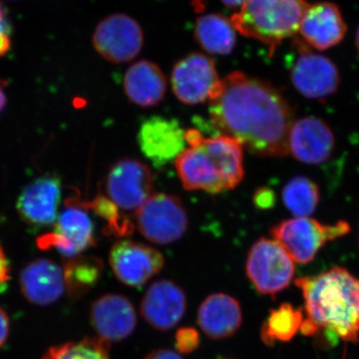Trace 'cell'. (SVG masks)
<instances>
[{
	"instance_id": "6da1fadb",
	"label": "cell",
	"mask_w": 359,
	"mask_h": 359,
	"mask_svg": "<svg viewBox=\"0 0 359 359\" xmlns=\"http://www.w3.org/2000/svg\"><path fill=\"white\" fill-rule=\"evenodd\" d=\"M212 125L233 137L252 154L285 157L294 110L278 88L266 81L233 72L222 80L221 88L210 100Z\"/></svg>"
},
{
	"instance_id": "7a4b0ae2",
	"label": "cell",
	"mask_w": 359,
	"mask_h": 359,
	"mask_svg": "<svg viewBox=\"0 0 359 359\" xmlns=\"http://www.w3.org/2000/svg\"><path fill=\"white\" fill-rule=\"evenodd\" d=\"M306 308L301 332H320L344 341L359 342V278L335 266L320 275L297 278Z\"/></svg>"
},
{
	"instance_id": "3957f363",
	"label": "cell",
	"mask_w": 359,
	"mask_h": 359,
	"mask_svg": "<svg viewBox=\"0 0 359 359\" xmlns=\"http://www.w3.org/2000/svg\"><path fill=\"white\" fill-rule=\"evenodd\" d=\"M308 0H247L230 18L241 34L262 42L275 53L285 39L299 32Z\"/></svg>"
},
{
	"instance_id": "277c9868",
	"label": "cell",
	"mask_w": 359,
	"mask_h": 359,
	"mask_svg": "<svg viewBox=\"0 0 359 359\" xmlns=\"http://www.w3.org/2000/svg\"><path fill=\"white\" fill-rule=\"evenodd\" d=\"M349 231L351 226L346 221L325 224L308 217L285 219L273 226L271 235L294 263L306 264L313 261L327 243Z\"/></svg>"
},
{
	"instance_id": "5b68a950",
	"label": "cell",
	"mask_w": 359,
	"mask_h": 359,
	"mask_svg": "<svg viewBox=\"0 0 359 359\" xmlns=\"http://www.w3.org/2000/svg\"><path fill=\"white\" fill-rule=\"evenodd\" d=\"M137 228L144 238L157 245L182 238L188 229V215L181 200L164 193L153 194L136 211Z\"/></svg>"
},
{
	"instance_id": "8992f818",
	"label": "cell",
	"mask_w": 359,
	"mask_h": 359,
	"mask_svg": "<svg viewBox=\"0 0 359 359\" xmlns=\"http://www.w3.org/2000/svg\"><path fill=\"white\" fill-rule=\"evenodd\" d=\"M245 269L259 294L275 295L294 280V262L276 241L262 238L250 248Z\"/></svg>"
},
{
	"instance_id": "52a82bcc",
	"label": "cell",
	"mask_w": 359,
	"mask_h": 359,
	"mask_svg": "<svg viewBox=\"0 0 359 359\" xmlns=\"http://www.w3.org/2000/svg\"><path fill=\"white\" fill-rule=\"evenodd\" d=\"M37 247L42 250L56 249L63 257L71 259L96 245L94 226L81 201L71 198L66 209L58 216L52 233L40 236Z\"/></svg>"
},
{
	"instance_id": "ba28073f",
	"label": "cell",
	"mask_w": 359,
	"mask_h": 359,
	"mask_svg": "<svg viewBox=\"0 0 359 359\" xmlns=\"http://www.w3.org/2000/svg\"><path fill=\"white\" fill-rule=\"evenodd\" d=\"M295 46L299 56L290 70L294 88L306 98L327 100L339 89V68L332 59L316 53L302 39H297Z\"/></svg>"
},
{
	"instance_id": "9c48e42d",
	"label": "cell",
	"mask_w": 359,
	"mask_h": 359,
	"mask_svg": "<svg viewBox=\"0 0 359 359\" xmlns=\"http://www.w3.org/2000/svg\"><path fill=\"white\" fill-rule=\"evenodd\" d=\"M172 88L177 98L187 105L211 100L221 88L215 61L202 53H191L176 63L172 71Z\"/></svg>"
},
{
	"instance_id": "30bf717a",
	"label": "cell",
	"mask_w": 359,
	"mask_h": 359,
	"mask_svg": "<svg viewBox=\"0 0 359 359\" xmlns=\"http://www.w3.org/2000/svg\"><path fill=\"white\" fill-rule=\"evenodd\" d=\"M94 48L110 62H128L140 53L143 30L131 16L117 13L104 18L93 34Z\"/></svg>"
},
{
	"instance_id": "8fae6325",
	"label": "cell",
	"mask_w": 359,
	"mask_h": 359,
	"mask_svg": "<svg viewBox=\"0 0 359 359\" xmlns=\"http://www.w3.org/2000/svg\"><path fill=\"white\" fill-rule=\"evenodd\" d=\"M154 189L150 169L138 160L118 161L106 178L110 200L124 211H138L154 194Z\"/></svg>"
},
{
	"instance_id": "7c38bea8",
	"label": "cell",
	"mask_w": 359,
	"mask_h": 359,
	"mask_svg": "<svg viewBox=\"0 0 359 359\" xmlns=\"http://www.w3.org/2000/svg\"><path fill=\"white\" fill-rule=\"evenodd\" d=\"M109 263L120 282L140 287L160 273L165 261L159 250L133 241L122 240L111 248Z\"/></svg>"
},
{
	"instance_id": "4fadbf2b",
	"label": "cell",
	"mask_w": 359,
	"mask_h": 359,
	"mask_svg": "<svg viewBox=\"0 0 359 359\" xmlns=\"http://www.w3.org/2000/svg\"><path fill=\"white\" fill-rule=\"evenodd\" d=\"M185 132L176 119L152 116L142 123L137 140L144 156L161 169L185 150Z\"/></svg>"
},
{
	"instance_id": "5bb4252c",
	"label": "cell",
	"mask_w": 359,
	"mask_h": 359,
	"mask_svg": "<svg viewBox=\"0 0 359 359\" xmlns=\"http://www.w3.org/2000/svg\"><path fill=\"white\" fill-rule=\"evenodd\" d=\"M311 48L328 50L339 45L347 33V25L339 7L332 2L309 4L302 16L299 32Z\"/></svg>"
},
{
	"instance_id": "9a60e30c",
	"label": "cell",
	"mask_w": 359,
	"mask_h": 359,
	"mask_svg": "<svg viewBox=\"0 0 359 359\" xmlns=\"http://www.w3.org/2000/svg\"><path fill=\"white\" fill-rule=\"evenodd\" d=\"M334 147V132L320 118L309 116L292 123L289 153L299 162L323 164L332 157Z\"/></svg>"
},
{
	"instance_id": "2e32d148",
	"label": "cell",
	"mask_w": 359,
	"mask_h": 359,
	"mask_svg": "<svg viewBox=\"0 0 359 359\" xmlns=\"http://www.w3.org/2000/svg\"><path fill=\"white\" fill-rule=\"evenodd\" d=\"M60 199V180L56 176L40 177L23 189L16 209L26 224L33 228H45L57 221Z\"/></svg>"
},
{
	"instance_id": "e0dca14e",
	"label": "cell",
	"mask_w": 359,
	"mask_h": 359,
	"mask_svg": "<svg viewBox=\"0 0 359 359\" xmlns=\"http://www.w3.org/2000/svg\"><path fill=\"white\" fill-rule=\"evenodd\" d=\"M90 321L99 339L110 344L122 341L133 334L137 316L133 304L126 297L109 294L92 304Z\"/></svg>"
},
{
	"instance_id": "ac0fdd59",
	"label": "cell",
	"mask_w": 359,
	"mask_h": 359,
	"mask_svg": "<svg viewBox=\"0 0 359 359\" xmlns=\"http://www.w3.org/2000/svg\"><path fill=\"white\" fill-rule=\"evenodd\" d=\"M187 299L183 290L171 280L152 283L141 304V313L158 330L167 332L176 327L185 314Z\"/></svg>"
},
{
	"instance_id": "d6986e66",
	"label": "cell",
	"mask_w": 359,
	"mask_h": 359,
	"mask_svg": "<svg viewBox=\"0 0 359 359\" xmlns=\"http://www.w3.org/2000/svg\"><path fill=\"white\" fill-rule=\"evenodd\" d=\"M20 290L30 304L51 306L65 292L63 269L48 259H36L25 266L20 276Z\"/></svg>"
},
{
	"instance_id": "ffe728a7",
	"label": "cell",
	"mask_w": 359,
	"mask_h": 359,
	"mask_svg": "<svg viewBox=\"0 0 359 359\" xmlns=\"http://www.w3.org/2000/svg\"><path fill=\"white\" fill-rule=\"evenodd\" d=\"M240 302L231 295L214 294L202 302L198 311V323L212 339H228L242 325Z\"/></svg>"
},
{
	"instance_id": "44dd1931",
	"label": "cell",
	"mask_w": 359,
	"mask_h": 359,
	"mask_svg": "<svg viewBox=\"0 0 359 359\" xmlns=\"http://www.w3.org/2000/svg\"><path fill=\"white\" fill-rule=\"evenodd\" d=\"M175 164L187 191L203 190L212 195L226 191L214 162L200 145L185 149Z\"/></svg>"
},
{
	"instance_id": "7402d4cb",
	"label": "cell",
	"mask_w": 359,
	"mask_h": 359,
	"mask_svg": "<svg viewBox=\"0 0 359 359\" xmlns=\"http://www.w3.org/2000/svg\"><path fill=\"white\" fill-rule=\"evenodd\" d=\"M167 81L159 66L141 60L130 66L124 76V90L129 100L142 107L158 105L166 93Z\"/></svg>"
},
{
	"instance_id": "603a6c76",
	"label": "cell",
	"mask_w": 359,
	"mask_h": 359,
	"mask_svg": "<svg viewBox=\"0 0 359 359\" xmlns=\"http://www.w3.org/2000/svg\"><path fill=\"white\" fill-rule=\"evenodd\" d=\"M196 145L204 149L214 162L226 191L233 190L242 182L245 176L244 155L243 146L237 139L224 134L212 138L203 137Z\"/></svg>"
},
{
	"instance_id": "cb8c5ba5",
	"label": "cell",
	"mask_w": 359,
	"mask_h": 359,
	"mask_svg": "<svg viewBox=\"0 0 359 359\" xmlns=\"http://www.w3.org/2000/svg\"><path fill=\"white\" fill-rule=\"evenodd\" d=\"M237 30L223 14L210 13L196 21V41L205 51L214 55H229L237 43Z\"/></svg>"
},
{
	"instance_id": "d4e9b609",
	"label": "cell",
	"mask_w": 359,
	"mask_h": 359,
	"mask_svg": "<svg viewBox=\"0 0 359 359\" xmlns=\"http://www.w3.org/2000/svg\"><path fill=\"white\" fill-rule=\"evenodd\" d=\"M103 271V262L96 257L76 256L67 259L63 266L65 290L78 299L95 287Z\"/></svg>"
},
{
	"instance_id": "484cf974",
	"label": "cell",
	"mask_w": 359,
	"mask_h": 359,
	"mask_svg": "<svg viewBox=\"0 0 359 359\" xmlns=\"http://www.w3.org/2000/svg\"><path fill=\"white\" fill-rule=\"evenodd\" d=\"M304 313L287 302L273 309L262 327L264 344L273 346L276 341H290L301 330Z\"/></svg>"
},
{
	"instance_id": "4316f807",
	"label": "cell",
	"mask_w": 359,
	"mask_h": 359,
	"mask_svg": "<svg viewBox=\"0 0 359 359\" xmlns=\"http://www.w3.org/2000/svg\"><path fill=\"white\" fill-rule=\"evenodd\" d=\"M283 201L295 218H308L316 212L320 203V189L313 180L294 177L283 189Z\"/></svg>"
},
{
	"instance_id": "83f0119b",
	"label": "cell",
	"mask_w": 359,
	"mask_h": 359,
	"mask_svg": "<svg viewBox=\"0 0 359 359\" xmlns=\"http://www.w3.org/2000/svg\"><path fill=\"white\" fill-rule=\"evenodd\" d=\"M41 359H109V342L101 339H84L52 346Z\"/></svg>"
},
{
	"instance_id": "f1b7e54d",
	"label": "cell",
	"mask_w": 359,
	"mask_h": 359,
	"mask_svg": "<svg viewBox=\"0 0 359 359\" xmlns=\"http://www.w3.org/2000/svg\"><path fill=\"white\" fill-rule=\"evenodd\" d=\"M85 209L92 210L95 212L100 218L107 222L105 233L115 235L117 237L131 235L134 230L133 223L130 221L128 217L124 216L120 212V208L102 195H98L92 202H82Z\"/></svg>"
},
{
	"instance_id": "f546056e",
	"label": "cell",
	"mask_w": 359,
	"mask_h": 359,
	"mask_svg": "<svg viewBox=\"0 0 359 359\" xmlns=\"http://www.w3.org/2000/svg\"><path fill=\"white\" fill-rule=\"evenodd\" d=\"M175 339H176V349L181 353H192L197 351L200 346L199 332L193 327L180 328Z\"/></svg>"
},
{
	"instance_id": "4dcf8cb0",
	"label": "cell",
	"mask_w": 359,
	"mask_h": 359,
	"mask_svg": "<svg viewBox=\"0 0 359 359\" xmlns=\"http://www.w3.org/2000/svg\"><path fill=\"white\" fill-rule=\"evenodd\" d=\"M207 1L209 0H193L192 6L195 13H204ZM218 1L224 8L229 9V11H235V13H237L238 11H240L241 7L244 6L247 0H218Z\"/></svg>"
},
{
	"instance_id": "1f68e13d",
	"label": "cell",
	"mask_w": 359,
	"mask_h": 359,
	"mask_svg": "<svg viewBox=\"0 0 359 359\" xmlns=\"http://www.w3.org/2000/svg\"><path fill=\"white\" fill-rule=\"evenodd\" d=\"M254 203L257 208L262 210L271 209L275 205V193L268 188H261L255 193Z\"/></svg>"
},
{
	"instance_id": "d6a6232c",
	"label": "cell",
	"mask_w": 359,
	"mask_h": 359,
	"mask_svg": "<svg viewBox=\"0 0 359 359\" xmlns=\"http://www.w3.org/2000/svg\"><path fill=\"white\" fill-rule=\"evenodd\" d=\"M11 269L4 248L0 245V287H6L11 280Z\"/></svg>"
},
{
	"instance_id": "836d02e7",
	"label": "cell",
	"mask_w": 359,
	"mask_h": 359,
	"mask_svg": "<svg viewBox=\"0 0 359 359\" xmlns=\"http://www.w3.org/2000/svg\"><path fill=\"white\" fill-rule=\"evenodd\" d=\"M11 321L4 309L0 308V348L4 347L8 339Z\"/></svg>"
},
{
	"instance_id": "e575fe53",
	"label": "cell",
	"mask_w": 359,
	"mask_h": 359,
	"mask_svg": "<svg viewBox=\"0 0 359 359\" xmlns=\"http://www.w3.org/2000/svg\"><path fill=\"white\" fill-rule=\"evenodd\" d=\"M11 37H9L8 25L0 26V57L6 55L11 49Z\"/></svg>"
},
{
	"instance_id": "d590c367",
	"label": "cell",
	"mask_w": 359,
	"mask_h": 359,
	"mask_svg": "<svg viewBox=\"0 0 359 359\" xmlns=\"http://www.w3.org/2000/svg\"><path fill=\"white\" fill-rule=\"evenodd\" d=\"M144 359H182V358L171 349L161 348L151 351Z\"/></svg>"
},
{
	"instance_id": "8d00e7d4",
	"label": "cell",
	"mask_w": 359,
	"mask_h": 359,
	"mask_svg": "<svg viewBox=\"0 0 359 359\" xmlns=\"http://www.w3.org/2000/svg\"><path fill=\"white\" fill-rule=\"evenodd\" d=\"M6 83L2 80H0V112L4 109L6 105Z\"/></svg>"
},
{
	"instance_id": "74e56055",
	"label": "cell",
	"mask_w": 359,
	"mask_h": 359,
	"mask_svg": "<svg viewBox=\"0 0 359 359\" xmlns=\"http://www.w3.org/2000/svg\"><path fill=\"white\" fill-rule=\"evenodd\" d=\"M7 25L6 21V16H4V9H2L1 6H0V26H4Z\"/></svg>"
},
{
	"instance_id": "f35d334b",
	"label": "cell",
	"mask_w": 359,
	"mask_h": 359,
	"mask_svg": "<svg viewBox=\"0 0 359 359\" xmlns=\"http://www.w3.org/2000/svg\"><path fill=\"white\" fill-rule=\"evenodd\" d=\"M355 45L356 48H358V51L359 52V26L355 33Z\"/></svg>"
},
{
	"instance_id": "ab89813d",
	"label": "cell",
	"mask_w": 359,
	"mask_h": 359,
	"mask_svg": "<svg viewBox=\"0 0 359 359\" xmlns=\"http://www.w3.org/2000/svg\"><path fill=\"white\" fill-rule=\"evenodd\" d=\"M224 359H226V358H224Z\"/></svg>"
}]
</instances>
